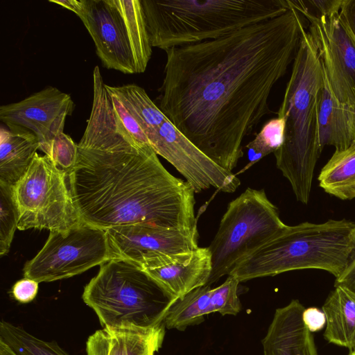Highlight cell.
Segmentation results:
<instances>
[{"label": "cell", "mask_w": 355, "mask_h": 355, "mask_svg": "<svg viewBox=\"0 0 355 355\" xmlns=\"http://www.w3.org/2000/svg\"><path fill=\"white\" fill-rule=\"evenodd\" d=\"M306 18L283 15L220 38L165 51L159 108L218 166L232 172L242 144L271 112L269 97L298 51Z\"/></svg>", "instance_id": "obj_1"}, {"label": "cell", "mask_w": 355, "mask_h": 355, "mask_svg": "<svg viewBox=\"0 0 355 355\" xmlns=\"http://www.w3.org/2000/svg\"><path fill=\"white\" fill-rule=\"evenodd\" d=\"M67 175L83 223L105 231L137 224L197 227L193 189L171 175L150 146L127 131L98 71L90 116Z\"/></svg>", "instance_id": "obj_2"}, {"label": "cell", "mask_w": 355, "mask_h": 355, "mask_svg": "<svg viewBox=\"0 0 355 355\" xmlns=\"http://www.w3.org/2000/svg\"><path fill=\"white\" fill-rule=\"evenodd\" d=\"M324 70L306 30L293 60L277 116L285 119L282 146L274 153L276 166L289 181L297 200H309L316 162L322 153L318 123V97Z\"/></svg>", "instance_id": "obj_3"}, {"label": "cell", "mask_w": 355, "mask_h": 355, "mask_svg": "<svg viewBox=\"0 0 355 355\" xmlns=\"http://www.w3.org/2000/svg\"><path fill=\"white\" fill-rule=\"evenodd\" d=\"M153 47L164 50L220 38L273 19L287 0H141Z\"/></svg>", "instance_id": "obj_4"}, {"label": "cell", "mask_w": 355, "mask_h": 355, "mask_svg": "<svg viewBox=\"0 0 355 355\" xmlns=\"http://www.w3.org/2000/svg\"><path fill=\"white\" fill-rule=\"evenodd\" d=\"M355 255V223L345 219L287 225L239 261V282L285 272L319 269L340 277Z\"/></svg>", "instance_id": "obj_5"}, {"label": "cell", "mask_w": 355, "mask_h": 355, "mask_svg": "<svg viewBox=\"0 0 355 355\" xmlns=\"http://www.w3.org/2000/svg\"><path fill=\"white\" fill-rule=\"evenodd\" d=\"M82 298L103 327L113 328L155 327L175 302L142 267L117 257L101 265Z\"/></svg>", "instance_id": "obj_6"}, {"label": "cell", "mask_w": 355, "mask_h": 355, "mask_svg": "<svg viewBox=\"0 0 355 355\" xmlns=\"http://www.w3.org/2000/svg\"><path fill=\"white\" fill-rule=\"evenodd\" d=\"M69 10L83 21L104 67L146 71L153 46L141 0H71Z\"/></svg>", "instance_id": "obj_7"}, {"label": "cell", "mask_w": 355, "mask_h": 355, "mask_svg": "<svg viewBox=\"0 0 355 355\" xmlns=\"http://www.w3.org/2000/svg\"><path fill=\"white\" fill-rule=\"evenodd\" d=\"M286 226L264 189H245L228 204L208 246L212 268L207 285L229 275L239 261Z\"/></svg>", "instance_id": "obj_8"}, {"label": "cell", "mask_w": 355, "mask_h": 355, "mask_svg": "<svg viewBox=\"0 0 355 355\" xmlns=\"http://www.w3.org/2000/svg\"><path fill=\"white\" fill-rule=\"evenodd\" d=\"M12 191L19 213V230L66 231L82 222L71 196L67 173L46 155H35Z\"/></svg>", "instance_id": "obj_9"}, {"label": "cell", "mask_w": 355, "mask_h": 355, "mask_svg": "<svg viewBox=\"0 0 355 355\" xmlns=\"http://www.w3.org/2000/svg\"><path fill=\"white\" fill-rule=\"evenodd\" d=\"M112 259L106 232L85 223L50 232L39 252L24 267V277L39 283L79 275Z\"/></svg>", "instance_id": "obj_10"}, {"label": "cell", "mask_w": 355, "mask_h": 355, "mask_svg": "<svg viewBox=\"0 0 355 355\" xmlns=\"http://www.w3.org/2000/svg\"><path fill=\"white\" fill-rule=\"evenodd\" d=\"M287 1L289 7L307 20V31L335 96L344 103L352 101L355 99V39L340 10L331 15L316 16L304 9L298 0Z\"/></svg>", "instance_id": "obj_11"}, {"label": "cell", "mask_w": 355, "mask_h": 355, "mask_svg": "<svg viewBox=\"0 0 355 355\" xmlns=\"http://www.w3.org/2000/svg\"><path fill=\"white\" fill-rule=\"evenodd\" d=\"M112 258H123L144 267L164 254L193 251L198 248V228L178 229L137 224L105 231Z\"/></svg>", "instance_id": "obj_12"}, {"label": "cell", "mask_w": 355, "mask_h": 355, "mask_svg": "<svg viewBox=\"0 0 355 355\" xmlns=\"http://www.w3.org/2000/svg\"><path fill=\"white\" fill-rule=\"evenodd\" d=\"M74 103L68 94L47 87L27 98L0 107V120L10 130L33 133L44 152L53 139L63 132L65 120Z\"/></svg>", "instance_id": "obj_13"}, {"label": "cell", "mask_w": 355, "mask_h": 355, "mask_svg": "<svg viewBox=\"0 0 355 355\" xmlns=\"http://www.w3.org/2000/svg\"><path fill=\"white\" fill-rule=\"evenodd\" d=\"M208 247L183 253L164 254L143 268L175 300L207 285L211 272Z\"/></svg>", "instance_id": "obj_14"}, {"label": "cell", "mask_w": 355, "mask_h": 355, "mask_svg": "<svg viewBox=\"0 0 355 355\" xmlns=\"http://www.w3.org/2000/svg\"><path fill=\"white\" fill-rule=\"evenodd\" d=\"M304 309L297 300L276 309L261 341L263 355H318L312 332L303 320Z\"/></svg>", "instance_id": "obj_15"}, {"label": "cell", "mask_w": 355, "mask_h": 355, "mask_svg": "<svg viewBox=\"0 0 355 355\" xmlns=\"http://www.w3.org/2000/svg\"><path fill=\"white\" fill-rule=\"evenodd\" d=\"M164 322L148 328L103 327L86 342L87 355H155L161 348Z\"/></svg>", "instance_id": "obj_16"}, {"label": "cell", "mask_w": 355, "mask_h": 355, "mask_svg": "<svg viewBox=\"0 0 355 355\" xmlns=\"http://www.w3.org/2000/svg\"><path fill=\"white\" fill-rule=\"evenodd\" d=\"M318 123L322 150L326 146L343 150L352 142L347 104L336 98L325 72L324 83L318 97Z\"/></svg>", "instance_id": "obj_17"}, {"label": "cell", "mask_w": 355, "mask_h": 355, "mask_svg": "<svg viewBox=\"0 0 355 355\" xmlns=\"http://www.w3.org/2000/svg\"><path fill=\"white\" fill-rule=\"evenodd\" d=\"M322 310L326 317L325 340L355 350V293L344 286H335Z\"/></svg>", "instance_id": "obj_18"}, {"label": "cell", "mask_w": 355, "mask_h": 355, "mask_svg": "<svg viewBox=\"0 0 355 355\" xmlns=\"http://www.w3.org/2000/svg\"><path fill=\"white\" fill-rule=\"evenodd\" d=\"M40 143L27 131L0 130V183L14 186L31 165Z\"/></svg>", "instance_id": "obj_19"}, {"label": "cell", "mask_w": 355, "mask_h": 355, "mask_svg": "<svg viewBox=\"0 0 355 355\" xmlns=\"http://www.w3.org/2000/svg\"><path fill=\"white\" fill-rule=\"evenodd\" d=\"M325 192L342 200L355 198V141L343 150H335L318 177Z\"/></svg>", "instance_id": "obj_20"}, {"label": "cell", "mask_w": 355, "mask_h": 355, "mask_svg": "<svg viewBox=\"0 0 355 355\" xmlns=\"http://www.w3.org/2000/svg\"><path fill=\"white\" fill-rule=\"evenodd\" d=\"M211 286H200L179 298L168 309L164 322L166 328L180 331L202 322L211 312Z\"/></svg>", "instance_id": "obj_21"}, {"label": "cell", "mask_w": 355, "mask_h": 355, "mask_svg": "<svg viewBox=\"0 0 355 355\" xmlns=\"http://www.w3.org/2000/svg\"><path fill=\"white\" fill-rule=\"evenodd\" d=\"M0 339L18 355H69L55 341H46L8 322H0Z\"/></svg>", "instance_id": "obj_22"}, {"label": "cell", "mask_w": 355, "mask_h": 355, "mask_svg": "<svg viewBox=\"0 0 355 355\" xmlns=\"http://www.w3.org/2000/svg\"><path fill=\"white\" fill-rule=\"evenodd\" d=\"M284 117L277 116L267 121L255 138L246 145L249 162L239 173L247 170L270 153H275L284 141Z\"/></svg>", "instance_id": "obj_23"}, {"label": "cell", "mask_w": 355, "mask_h": 355, "mask_svg": "<svg viewBox=\"0 0 355 355\" xmlns=\"http://www.w3.org/2000/svg\"><path fill=\"white\" fill-rule=\"evenodd\" d=\"M19 220V213L14 199L12 186L0 183V255L10 248Z\"/></svg>", "instance_id": "obj_24"}, {"label": "cell", "mask_w": 355, "mask_h": 355, "mask_svg": "<svg viewBox=\"0 0 355 355\" xmlns=\"http://www.w3.org/2000/svg\"><path fill=\"white\" fill-rule=\"evenodd\" d=\"M240 282L233 276L228 275L220 286L211 288V312L221 315H236L241 308L238 295Z\"/></svg>", "instance_id": "obj_25"}, {"label": "cell", "mask_w": 355, "mask_h": 355, "mask_svg": "<svg viewBox=\"0 0 355 355\" xmlns=\"http://www.w3.org/2000/svg\"><path fill=\"white\" fill-rule=\"evenodd\" d=\"M44 153L58 168L68 173L77 161L78 144L62 132L53 139Z\"/></svg>", "instance_id": "obj_26"}, {"label": "cell", "mask_w": 355, "mask_h": 355, "mask_svg": "<svg viewBox=\"0 0 355 355\" xmlns=\"http://www.w3.org/2000/svg\"><path fill=\"white\" fill-rule=\"evenodd\" d=\"M109 94L111 96L115 112L127 131L139 143L150 146L148 140L139 123L129 114L122 103L116 97Z\"/></svg>", "instance_id": "obj_27"}, {"label": "cell", "mask_w": 355, "mask_h": 355, "mask_svg": "<svg viewBox=\"0 0 355 355\" xmlns=\"http://www.w3.org/2000/svg\"><path fill=\"white\" fill-rule=\"evenodd\" d=\"M343 1L311 0L299 1V3L304 9L314 15L326 16L338 12L342 8Z\"/></svg>", "instance_id": "obj_28"}, {"label": "cell", "mask_w": 355, "mask_h": 355, "mask_svg": "<svg viewBox=\"0 0 355 355\" xmlns=\"http://www.w3.org/2000/svg\"><path fill=\"white\" fill-rule=\"evenodd\" d=\"M39 288V282L27 277H24L13 285L12 295L20 303H28L36 297Z\"/></svg>", "instance_id": "obj_29"}, {"label": "cell", "mask_w": 355, "mask_h": 355, "mask_svg": "<svg viewBox=\"0 0 355 355\" xmlns=\"http://www.w3.org/2000/svg\"><path fill=\"white\" fill-rule=\"evenodd\" d=\"M303 320L311 332L321 330L326 324V317L322 310L316 307L305 309Z\"/></svg>", "instance_id": "obj_30"}, {"label": "cell", "mask_w": 355, "mask_h": 355, "mask_svg": "<svg viewBox=\"0 0 355 355\" xmlns=\"http://www.w3.org/2000/svg\"><path fill=\"white\" fill-rule=\"evenodd\" d=\"M334 286H342L355 293V255L345 271L336 278Z\"/></svg>", "instance_id": "obj_31"}, {"label": "cell", "mask_w": 355, "mask_h": 355, "mask_svg": "<svg viewBox=\"0 0 355 355\" xmlns=\"http://www.w3.org/2000/svg\"><path fill=\"white\" fill-rule=\"evenodd\" d=\"M340 13L355 39V0H344Z\"/></svg>", "instance_id": "obj_32"}, {"label": "cell", "mask_w": 355, "mask_h": 355, "mask_svg": "<svg viewBox=\"0 0 355 355\" xmlns=\"http://www.w3.org/2000/svg\"><path fill=\"white\" fill-rule=\"evenodd\" d=\"M349 123V132L352 141H355V99L352 101L346 103Z\"/></svg>", "instance_id": "obj_33"}, {"label": "cell", "mask_w": 355, "mask_h": 355, "mask_svg": "<svg viewBox=\"0 0 355 355\" xmlns=\"http://www.w3.org/2000/svg\"><path fill=\"white\" fill-rule=\"evenodd\" d=\"M0 355H18L8 344L0 339Z\"/></svg>", "instance_id": "obj_34"}, {"label": "cell", "mask_w": 355, "mask_h": 355, "mask_svg": "<svg viewBox=\"0 0 355 355\" xmlns=\"http://www.w3.org/2000/svg\"><path fill=\"white\" fill-rule=\"evenodd\" d=\"M348 355H355V350L350 351V353Z\"/></svg>", "instance_id": "obj_35"}]
</instances>
